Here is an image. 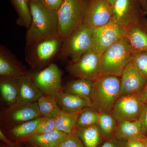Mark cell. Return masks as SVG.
Returning <instances> with one entry per match:
<instances>
[{"label": "cell", "mask_w": 147, "mask_h": 147, "mask_svg": "<svg viewBox=\"0 0 147 147\" xmlns=\"http://www.w3.org/2000/svg\"><path fill=\"white\" fill-rule=\"evenodd\" d=\"M29 6L31 21L27 28L26 45L59 36L57 11L47 8L40 0H30Z\"/></svg>", "instance_id": "obj_1"}, {"label": "cell", "mask_w": 147, "mask_h": 147, "mask_svg": "<svg viewBox=\"0 0 147 147\" xmlns=\"http://www.w3.org/2000/svg\"><path fill=\"white\" fill-rule=\"evenodd\" d=\"M120 77L100 76L94 81L90 96L91 107L99 113H110L120 96Z\"/></svg>", "instance_id": "obj_2"}, {"label": "cell", "mask_w": 147, "mask_h": 147, "mask_svg": "<svg viewBox=\"0 0 147 147\" xmlns=\"http://www.w3.org/2000/svg\"><path fill=\"white\" fill-rule=\"evenodd\" d=\"M134 55L128 40L124 36L101 55L100 76L110 75L120 77Z\"/></svg>", "instance_id": "obj_3"}, {"label": "cell", "mask_w": 147, "mask_h": 147, "mask_svg": "<svg viewBox=\"0 0 147 147\" xmlns=\"http://www.w3.org/2000/svg\"><path fill=\"white\" fill-rule=\"evenodd\" d=\"M63 39L59 36L42 40L26 45V60L33 69L45 68L58 54H59Z\"/></svg>", "instance_id": "obj_4"}, {"label": "cell", "mask_w": 147, "mask_h": 147, "mask_svg": "<svg viewBox=\"0 0 147 147\" xmlns=\"http://www.w3.org/2000/svg\"><path fill=\"white\" fill-rule=\"evenodd\" d=\"M90 0H63L58 9L59 36L64 39L83 24Z\"/></svg>", "instance_id": "obj_5"}, {"label": "cell", "mask_w": 147, "mask_h": 147, "mask_svg": "<svg viewBox=\"0 0 147 147\" xmlns=\"http://www.w3.org/2000/svg\"><path fill=\"white\" fill-rule=\"evenodd\" d=\"M92 29L82 24L69 36L63 39L59 55L61 59H69L71 62L79 60L91 49Z\"/></svg>", "instance_id": "obj_6"}, {"label": "cell", "mask_w": 147, "mask_h": 147, "mask_svg": "<svg viewBox=\"0 0 147 147\" xmlns=\"http://www.w3.org/2000/svg\"><path fill=\"white\" fill-rule=\"evenodd\" d=\"M29 74L42 95L57 99L63 92L62 73L55 64H50L45 68Z\"/></svg>", "instance_id": "obj_7"}, {"label": "cell", "mask_w": 147, "mask_h": 147, "mask_svg": "<svg viewBox=\"0 0 147 147\" xmlns=\"http://www.w3.org/2000/svg\"><path fill=\"white\" fill-rule=\"evenodd\" d=\"M100 58L101 55L90 49L79 60L69 64L67 71L77 79L94 81L100 76Z\"/></svg>", "instance_id": "obj_8"}, {"label": "cell", "mask_w": 147, "mask_h": 147, "mask_svg": "<svg viewBox=\"0 0 147 147\" xmlns=\"http://www.w3.org/2000/svg\"><path fill=\"white\" fill-rule=\"evenodd\" d=\"M112 20L125 30L146 16L138 0H115Z\"/></svg>", "instance_id": "obj_9"}, {"label": "cell", "mask_w": 147, "mask_h": 147, "mask_svg": "<svg viewBox=\"0 0 147 147\" xmlns=\"http://www.w3.org/2000/svg\"><path fill=\"white\" fill-rule=\"evenodd\" d=\"M125 30L113 20L102 26L92 29L91 49L101 55L125 36Z\"/></svg>", "instance_id": "obj_10"}, {"label": "cell", "mask_w": 147, "mask_h": 147, "mask_svg": "<svg viewBox=\"0 0 147 147\" xmlns=\"http://www.w3.org/2000/svg\"><path fill=\"white\" fill-rule=\"evenodd\" d=\"M42 117L37 102L7 107L1 114L2 124L9 129L23 123Z\"/></svg>", "instance_id": "obj_11"}, {"label": "cell", "mask_w": 147, "mask_h": 147, "mask_svg": "<svg viewBox=\"0 0 147 147\" xmlns=\"http://www.w3.org/2000/svg\"><path fill=\"white\" fill-rule=\"evenodd\" d=\"M144 104L137 94L121 96L110 113L118 123L137 120L140 118Z\"/></svg>", "instance_id": "obj_12"}, {"label": "cell", "mask_w": 147, "mask_h": 147, "mask_svg": "<svg viewBox=\"0 0 147 147\" xmlns=\"http://www.w3.org/2000/svg\"><path fill=\"white\" fill-rule=\"evenodd\" d=\"M113 16V5L108 0H90L83 24L95 28L108 24Z\"/></svg>", "instance_id": "obj_13"}, {"label": "cell", "mask_w": 147, "mask_h": 147, "mask_svg": "<svg viewBox=\"0 0 147 147\" xmlns=\"http://www.w3.org/2000/svg\"><path fill=\"white\" fill-rule=\"evenodd\" d=\"M147 84V79L130 62L120 77V96L137 94Z\"/></svg>", "instance_id": "obj_14"}, {"label": "cell", "mask_w": 147, "mask_h": 147, "mask_svg": "<svg viewBox=\"0 0 147 147\" xmlns=\"http://www.w3.org/2000/svg\"><path fill=\"white\" fill-rule=\"evenodd\" d=\"M125 37L134 54L147 52V19L145 16L126 30Z\"/></svg>", "instance_id": "obj_15"}, {"label": "cell", "mask_w": 147, "mask_h": 147, "mask_svg": "<svg viewBox=\"0 0 147 147\" xmlns=\"http://www.w3.org/2000/svg\"><path fill=\"white\" fill-rule=\"evenodd\" d=\"M28 73L11 52L0 46V76L19 79Z\"/></svg>", "instance_id": "obj_16"}, {"label": "cell", "mask_w": 147, "mask_h": 147, "mask_svg": "<svg viewBox=\"0 0 147 147\" xmlns=\"http://www.w3.org/2000/svg\"><path fill=\"white\" fill-rule=\"evenodd\" d=\"M19 86L18 101L15 105L37 102L42 95L29 73L19 79Z\"/></svg>", "instance_id": "obj_17"}, {"label": "cell", "mask_w": 147, "mask_h": 147, "mask_svg": "<svg viewBox=\"0 0 147 147\" xmlns=\"http://www.w3.org/2000/svg\"><path fill=\"white\" fill-rule=\"evenodd\" d=\"M145 136L143 127L139 120L124 121L119 123L114 134L115 138L125 141L141 139Z\"/></svg>", "instance_id": "obj_18"}, {"label": "cell", "mask_w": 147, "mask_h": 147, "mask_svg": "<svg viewBox=\"0 0 147 147\" xmlns=\"http://www.w3.org/2000/svg\"><path fill=\"white\" fill-rule=\"evenodd\" d=\"M62 110L71 113H79L85 108L91 107L90 98H84L76 95L62 92L57 99Z\"/></svg>", "instance_id": "obj_19"}, {"label": "cell", "mask_w": 147, "mask_h": 147, "mask_svg": "<svg viewBox=\"0 0 147 147\" xmlns=\"http://www.w3.org/2000/svg\"><path fill=\"white\" fill-rule=\"evenodd\" d=\"M19 79L8 76H1V98L8 107L15 105L19 94Z\"/></svg>", "instance_id": "obj_20"}, {"label": "cell", "mask_w": 147, "mask_h": 147, "mask_svg": "<svg viewBox=\"0 0 147 147\" xmlns=\"http://www.w3.org/2000/svg\"><path fill=\"white\" fill-rule=\"evenodd\" d=\"M66 135L55 129L47 133L32 135L27 141L33 146L59 147Z\"/></svg>", "instance_id": "obj_21"}, {"label": "cell", "mask_w": 147, "mask_h": 147, "mask_svg": "<svg viewBox=\"0 0 147 147\" xmlns=\"http://www.w3.org/2000/svg\"><path fill=\"white\" fill-rule=\"evenodd\" d=\"M84 147H98L102 139L97 125L75 129Z\"/></svg>", "instance_id": "obj_22"}, {"label": "cell", "mask_w": 147, "mask_h": 147, "mask_svg": "<svg viewBox=\"0 0 147 147\" xmlns=\"http://www.w3.org/2000/svg\"><path fill=\"white\" fill-rule=\"evenodd\" d=\"M94 81L77 79L68 82L63 88L65 92L76 95L84 98H90Z\"/></svg>", "instance_id": "obj_23"}, {"label": "cell", "mask_w": 147, "mask_h": 147, "mask_svg": "<svg viewBox=\"0 0 147 147\" xmlns=\"http://www.w3.org/2000/svg\"><path fill=\"white\" fill-rule=\"evenodd\" d=\"M79 113L62 110L56 118L55 129L66 134L75 131Z\"/></svg>", "instance_id": "obj_24"}, {"label": "cell", "mask_w": 147, "mask_h": 147, "mask_svg": "<svg viewBox=\"0 0 147 147\" xmlns=\"http://www.w3.org/2000/svg\"><path fill=\"white\" fill-rule=\"evenodd\" d=\"M37 102L40 112L43 117L56 118L61 111L55 98L42 95Z\"/></svg>", "instance_id": "obj_25"}, {"label": "cell", "mask_w": 147, "mask_h": 147, "mask_svg": "<svg viewBox=\"0 0 147 147\" xmlns=\"http://www.w3.org/2000/svg\"><path fill=\"white\" fill-rule=\"evenodd\" d=\"M118 122L111 113H100L97 126L104 141L114 137V132Z\"/></svg>", "instance_id": "obj_26"}, {"label": "cell", "mask_w": 147, "mask_h": 147, "mask_svg": "<svg viewBox=\"0 0 147 147\" xmlns=\"http://www.w3.org/2000/svg\"><path fill=\"white\" fill-rule=\"evenodd\" d=\"M43 117L29 121L9 129V134L17 140L28 139L33 135L38 124Z\"/></svg>", "instance_id": "obj_27"}, {"label": "cell", "mask_w": 147, "mask_h": 147, "mask_svg": "<svg viewBox=\"0 0 147 147\" xmlns=\"http://www.w3.org/2000/svg\"><path fill=\"white\" fill-rule=\"evenodd\" d=\"M12 5L16 11L18 18L16 24L19 26L28 28L31 21L30 11V0H10Z\"/></svg>", "instance_id": "obj_28"}, {"label": "cell", "mask_w": 147, "mask_h": 147, "mask_svg": "<svg viewBox=\"0 0 147 147\" xmlns=\"http://www.w3.org/2000/svg\"><path fill=\"white\" fill-rule=\"evenodd\" d=\"M99 115L100 113L91 107L85 108L79 113L76 128L97 125Z\"/></svg>", "instance_id": "obj_29"}, {"label": "cell", "mask_w": 147, "mask_h": 147, "mask_svg": "<svg viewBox=\"0 0 147 147\" xmlns=\"http://www.w3.org/2000/svg\"><path fill=\"white\" fill-rule=\"evenodd\" d=\"M131 61L139 72L147 79V52L136 53Z\"/></svg>", "instance_id": "obj_30"}, {"label": "cell", "mask_w": 147, "mask_h": 147, "mask_svg": "<svg viewBox=\"0 0 147 147\" xmlns=\"http://www.w3.org/2000/svg\"><path fill=\"white\" fill-rule=\"evenodd\" d=\"M55 121L56 118L43 117L37 127L33 135L47 133L55 130Z\"/></svg>", "instance_id": "obj_31"}, {"label": "cell", "mask_w": 147, "mask_h": 147, "mask_svg": "<svg viewBox=\"0 0 147 147\" xmlns=\"http://www.w3.org/2000/svg\"><path fill=\"white\" fill-rule=\"evenodd\" d=\"M59 147H84L75 131L67 134Z\"/></svg>", "instance_id": "obj_32"}, {"label": "cell", "mask_w": 147, "mask_h": 147, "mask_svg": "<svg viewBox=\"0 0 147 147\" xmlns=\"http://www.w3.org/2000/svg\"><path fill=\"white\" fill-rule=\"evenodd\" d=\"M127 141L120 140L115 137L104 141L100 147H127Z\"/></svg>", "instance_id": "obj_33"}, {"label": "cell", "mask_w": 147, "mask_h": 147, "mask_svg": "<svg viewBox=\"0 0 147 147\" xmlns=\"http://www.w3.org/2000/svg\"><path fill=\"white\" fill-rule=\"evenodd\" d=\"M40 1L47 8L57 12L63 0H40Z\"/></svg>", "instance_id": "obj_34"}, {"label": "cell", "mask_w": 147, "mask_h": 147, "mask_svg": "<svg viewBox=\"0 0 147 147\" xmlns=\"http://www.w3.org/2000/svg\"><path fill=\"white\" fill-rule=\"evenodd\" d=\"M139 120L143 127L145 136H147V102L144 104Z\"/></svg>", "instance_id": "obj_35"}, {"label": "cell", "mask_w": 147, "mask_h": 147, "mask_svg": "<svg viewBox=\"0 0 147 147\" xmlns=\"http://www.w3.org/2000/svg\"><path fill=\"white\" fill-rule=\"evenodd\" d=\"M127 147H146L140 139H132L127 141Z\"/></svg>", "instance_id": "obj_36"}, {"label": "cell", "mask_w": 147, "mask_h": 147, "mask_svg": "<svg viewBox=\"0 0 147 147\" xmlns=\"http://www.w3.org/2000/svg\"><path fill=\"white\" fill-rule=\"evenodd\" d=\"M138 95L139 98L144 103L147 102V84L144 89L139 93Z\"/></svg>", "instance_id": "obj_37"}, {"label": "cell", "mask_w": 147, "mask_h": 147, "mask_svg": "<svg viewBox=\"0 0 147 147\" xmlns=\"http://www.w3.org/2000/svg\"><path fill=\"white\" fill-rule=\"evenodd\" d=\"M0 139L3 142L5 143V144H7L8 145V146H9L14 147L16 146L15 144L11 142L9 139L7 138V137H6L5 134H4V133H3L1 129L0 130Z\"/></svg>", "instance_id": "obj_38"}, {"label": "cell", "mask_w": 147, "mask_h": 147, "mask_svg": "<svg viewBox=\"0 0 147 147\" xmlns=\"http://www.w3.org/2000/svg\"><path fill=\"white\" fill-rule=\"evenodd\" d=\"M146 14L147 11V0H138Z\"/></svg>", "instance_id": "obj_39"}, {"label": "cell", "mask_w": 147, "mask_h": 147, "mask_svg": "<svg viewBox=\"0 0 147 147\" xmlns=\"http://www.w3.org/2000/svg\"><path fill=\"white\" fill-rule=\"evenodd\" d=\"M139 139H140L144 143L145 146H146V147H147V136H145V137Z\"/></svg>", "instance_id": "obj_40"}, {"label": "cell", "mask_w": 147, "mask_h": 147, "mask_svg": "<svg viewBox=\"0 0 147 147\" xmlns=\"http://www.w3.org/2000/svg\"><path fill=\"white\" fill-rule=\"evenodd\" d=\"M108 1L113 6V4H114V2L115 0H108Z\"/></svg>", "instance_id": "obj_41"}, {"label": "cell", "mask_w": 147, "mask_h": 147, "mask_svg": "<svg viewBox=\"0 0 147 147\" xmlns=\"http://www.w3.org/2000/svg\"><path fill=\"white\" fill-rule=\"evenodd\" d=\"M146 14H147V11L146 13Z\"/></svg>", "instance_id": "obj_42"}, {"label": "cell", "mask_w": 147, "mask_h": 147, "mask_svg": "<svg viewBox=\"0 0 147 147\" xmlns=\"http://www.w3.org/2000/svg\"><path fill=\"white\" fill-rule=\"evenodd\" d=\"M32 147H36L33 146Z\"/></svg>", "instance_id": "obj_43"}]
</instances>
